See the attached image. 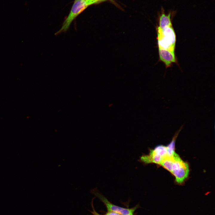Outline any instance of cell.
<instances>
[{
	"instance_id": "obj_1",
	"label": "cell",
	"mask_w": 215,
	"mask_h": 215,
	"mask_svg": "<svg viewBox=\"0 0 215 215\" xmlns=\"http://www.w3.org/2000/svg\"><path fill=\"white\" fill-rule=\"evenodd\" d=\"M106 0H75L70 11L56 35L65 33L68 30L71 24L75 18L89 5Z\"/></svg>"
},
{
	"instance_id": "obj_2",
	"label": "cell",
	"mask_w": 215,
	"mask_h": 215,
	"mask_svg": "<svg viewBox=\"0 0 215 215\" xmlns=\"http://www.w3.org/2000/svg\"><path fill=\"white\" fill-rule=\"evenodd\" d=\"M157 31L158 47L174 52L176 35L172 26L162 29L158 27Z\"/></svg>"
},
{
	"instance_id": "obj_3",
	"label": "cell",
	"mask_w": 215,
	"mask_h": 215,
	"mask_svg": "<svg viewBox=\"0 0 215 215\" xmlns=\"http://www.w3.org/2000/svg\"><path fill=\"white\" fill-rule=\"evenodd\" d=\"M148 154L142 153L139 156L138 161L144 165L151 163L160 165L162 160L167 156H172L169 155L167 146L159 145L153 149L149 148Z\"/></svg>"
},
{
	"instance_id": "obj_4",
	"label": "cell",
	"mask_w": 215,
	"mask_h": 215,
	"mask_svg": "<svg viewBox=\"0 0 215 215\" xmlns=\"http://www.w3.org/2000/svg\"><path fill=\"white\" fill-rule=\"evenodd\" d=\"M189 172L188 163L182 160L176 153L170 172L174 176L176 182L179 184L183 183L188 178Z\"/></svg>"
},
{
	"instance_id": "obj_5",
	"label": "cell",
	"mask_w": 215,
	"mask_h": 215,
	"mask_svg": "<svg viewBox=\"0 0 215 215\" xmlns=\"http://www.w3.org/2000/svg\"><path fill=\"white\" fill-rule=\"evenodd\" d=\"M92 194L99 198L105 205L108 212H113L121 215H130L138 207L137 206L131 208H125L114 205L110 202L103 195L100 194L97 189L91 191Z\"/></svg>"
},
{
	"instance_id": "obj_6",
	"label": "cell",
	"mask_w": 215,
	"mask_h": 215,
	"mask_svg": "<svg viewBox=\"0 0 215 215\" xmlns=\"http://www.w3.org/2000/svg\"><path fill=\"white\" fill-rule=\"evenodd\" d=\"M159 53L160 60L166 68L170 67L172 63H176L174 52L159 48Z\"/></svg>"
},
{
	"instance_id": "obj_7",
	"label": "cell",
	"mask_w": 215,
	"mask_h": 215,
	"mask_svg": "<svg viewBox=\"0 0 215 215\" xmlns=\"http://www.w3.org/2000/svg\"><path fill=\"white\" fill-rule=\"evenodd\" d=\"M171 15L170 13L167 15L162 11L159 16L158 27L162 29L165 27L172 26Z\"/></svg>"
},
{
	"instance_id": "obj_8",
	"label": "cell",
	"mask_w": 215,
	"mask_h": 215,
	"mask_svg": "<svg viewBox=\"0 0 215 215\" xmlns=\"http://www.w3.org/2000/svg\"><path fill=\"white\" fill-rule=\"evenodd\" d=\"M92 209L93 211H91V212L92 214L93 215H101L99 214L98 213H97L95 210L93 206V205L92 204Z\"/></svg>"
},
{
	"instance_id": "obj_9",
	"label": "cell",
	"mask_w": 215,
	"mask_h": 215,
	"mask_svg": "<svg viewBox=\"0 0 215 215\" xmlns=\"http://www.w3.org/2000/svg\"><path fill=\"white\" fill-rule=\"evenodd\" d=\"M120 214L115 213V212H108V213H107L105 215H119Z\"/></svg>"
},
{
	"instance_id": "obj_10",
	"label": "cell",
	"mask_w": 215,
	"mask_h": 215,
	"mask_svg": "<svg viewBox=\"0 0 215 215\" xmlns=\"http://www.w3.org/2000/svg\"></svg>"
},
{
	"instance_id": "obj_11",
	"label": "cell",
	"mask_w": 215,
	"mask_h": 215,
	"mask_svg": "<svg viewBox=\"0 0 215 215\" xmlns=\"http://www.w3.org/2000/svg\"></svg>"
}]
</instances>
